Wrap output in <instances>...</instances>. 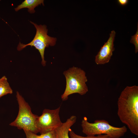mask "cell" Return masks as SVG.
<instances>
[{
	"label": "cell",
	"mask_w": 138,
	"mask_h": 138,
	"mask_svg": "<svg viewBox=\"0 0 138 138\" xmlns=\"http://www.w3.org/2000/svg\"><path fill=\"white\" fill-rule=\"evenodd\" d=\"M13 91L5 76L0 78V98L7 94H11Z\"/></svg>",
	"instance_id": "10"
},
{
	"label": "cell",
	"mask_w": 138,
	"mask_h": 138,
	"mask_svg": "<svg viewBox=\"0 0 138 138\" xmlns=\"http://www.w3.org/2000/svg\"><path fill=\"white\" fill-rule=\"evenodd\" d=\"M24 131L26 134V138H56L55 130L39 135L29 131Z\"/></svg>",
	"instance_id": "11"
},
{
	"label": "cell",
	"mask_w": 138,
	"mask_h": 138,
	"mask_svg": "<svg viewBox=\"0 0 138 138\" xmlns=\"http://www.w3.org/2000/svg\"><path fill=\"white\" fill-rule=\"evenodd\" d=\"M128 0H118V2L119 4L121 6H124L126 5L128 3Z\"/></svg>",
	"instance_id": "14"
},
{
	"label": "cell",
	"mask_w": 138,
	"mask_h": 138,
	"mask_svg": "<svg viewBox=\"0 0 138 138\" xmlns=\"http://www.w3.org/2000/svg\"><path fill=\"white\" fill-rule=\"evenodd\" d=\"M130 43L133 44L135 46V53L138 52V25L137 24V30L135 34L131 36L130 41Z\"/></svg>",
	"instance_id": "13"
},
{
	"label": "cell",
	"mask_w": 138,
	"mask_h": 138,
	"mask_svg": "<svg viewBox=\"0 0 138 138\" xmlns=\"http://www.w3.org/2000/svg\"><path fill=\"white\" fill-rule=\"evenodd\" d=\"M63 74L66 78V85L65 91L61 96L63 101L67 100L71 94L77 93L82 95L88 91L86 83L87 79L84 70L73 67L65 71Z\"/></svg>",
	"instance_id": "2"
},
{
	"label": "cell",
	"mask_w": 138,
	"mask_h": 138,
	"mask_svg": "<svg viewBox=\"0 0 138 138\" xmlns=\"http://www.w3.org/2000/svg\"><path fill=\"white\" fill-rule=\"evenodd\" d=\"M81 126L82 132L87 136L105 134L110 138H120L124 136L127 131L125 126L121 127L113 126L104 120H97L93 123H90L88 121L86 117L82 119Z\"/></svg>",
	"instance_id": "3"
},
{
	"label": "cell",
	"mask_w": 138,
	"mask_h": 138,
	"mask_svg": "<svg viewBox=\"0 0 138 138\" xmlns=\"http://www.w3.org/2000/svg\"><path fill=\"white\" fill-rule=\"evenodd\" d=\"M16 97L19 105L18 113L16 119L9 125L37 134L38 132L36 124L38 116L32 113L30 106L18 91Z\"/></svg>",
	"instance_id": "4"
},
{
	"label": "cell",
	"mask_w": 138,
	"mask_h": 138,
	"mask_svg": "<svg viewBox=\"0 0 138 138\" xmlns=\"http://www.w3.org/2000/svg\"><path fill=\"white\" fill-rule=\"evenodd\" d=\"M77 117L73 115L55 130L56 138H70L69 133L71 127L76 122Z\"/></svg>",
	"instance_id": "8"
},
{
	"label": "cell",
	"mask_w": 138,
	"mask_h": 138,
	"mask_svg": "<svg viewBox=\"0 0 138 138\" xmlns=\"http://www.w3.org/2000/svg\"><path fill=\"white\" fill-rule=\"evenodd\" d=\"M116 33L112 30L110 34L107 41L102 46L97 55L95 56V61L98 65L104 64L109 62L115 50L114 42Z\"/></svg>",
	"instance_id": "7"
},
{
	"label": "cell",
	"mask_w": 138,
	"mask_h": 138,
	"mask_svg": "<svg viewBox=\"0 0 138 138\" xmlns=\"http://www.w3.org/2000/svg\"><path fill=\"white\" fill-rule=\"evenodd\" d=\"M117 114L131 132L138 135V86H127L121 92L118 102Z\"/></svg>",
	"instance_id": "1"
},
{
	"label": "cell",
	"mask_w": 138,
	"mask_h": 138,
	"mask_svg": "<svg viewBox=\"0 0 138 138\" xmlns=\"http://www.w3.org/2000/svg\"><path fill=\"white\" fill-rule=\"evenodd\" d=\"M36 29V32L34 37L29 43L25 44L19 42L17 47L18 51L21 50L27 46L34 47L39 51L42 59L41 64L44 66L46 61L44 60V53L45 48L49 46H54L56 43V38L52 37L48 35V29L45 25H38L31 21Z\"/></svg>",
	"instance_id": "5"
},
{
	"label": "cell",
	"mask_w": 138,
	"mask_h": 138,
	"mask_svg": "<svg viewBox=\"0 0 138 138\" xmlns=\"http://www.w3.org/2000/svg\"><path fill=\"white\" fill-rule=\"evenodd\" d=\"M60 106L53 110L45 109L41 115L38 116L36 122V127L40 134L54 130L63 123L60 116Z\"/></svg>",
	"instance_id": "6"
},
{
	"label": "cell",
	"mask_w": 138,
	"mask_h": 138,
	"mask_svg": "<svg viewBox=\"0 0 138 138\" xmlns=\"http://www.w3.org/2000/svg\"><path fill=\"white\" fill-rule=\"evenodd\" d=\"M43 0H25L21 3L18 5L14 9L16 12H17L23 8L28 9V12L31 14L34 13V8L39 5H44Z\"/></svg>",
	"instance_id": "9"
},
{
	"label": "cell",
	"mask_w": 138,
	"mask_h": 138,
	"mask_svg": "<svg viewBox=\"0 0 138 138\" xmlns=\"http://www.w3.org/2000/svg\"><path fill=\"white\" fill-rule=\"evenodd\" d=\"M70 138H110L107 135L105 134H101L97 136L89 135L84 137L76 134L71 129L69 132Z\"/></svg>",
	"instance_id": "12"
}]
</instances>
